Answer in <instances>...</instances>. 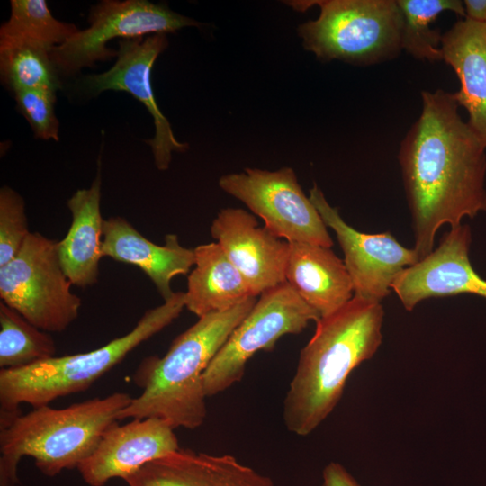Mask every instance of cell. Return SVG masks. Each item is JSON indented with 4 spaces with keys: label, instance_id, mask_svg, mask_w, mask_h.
Instances as JSON below:
<instances>
[{
    "label": "cell",
    "instance_id": "6da1fadb",
    "mask_svg": "<svg viewBox=\"0 0 486 486\" xmlns=\"http://www.w3.org/2000/svg\"><path fill=\"white\" fill-rule=\"evenodd\" d=\"M422 110L402 140L398 159L414 233L423 258L437 230L486 211V148L458 112L454 94L422 91Z\"/></svg>",
    "mask_w": 486,
    "mask_h": 486
},
{
    "label": "cell",
    "instance_id": "7a4b0ae2",
    "mask_svg": "<svg viewBox=\"0 0 486 486\" xmlns=\"http://www.w3.org/2000/svg\"><path fill=\"white\" fill-rule=\"evenodd\" d=\"M383 318L380 302L354 296L316 322L284 400L283 418L290 432L307 436L333 411L352 371L380 347Z\"/></svg>",
    "mask_w": 486,
    "mask_h": 486
},
{
    "label": "cell",
    "instance_id": "3957f363",
    "mask_svg": "<svg viewBox=\"0 0 486 486\" xmlns=\"http://www.w3.org/2000/svg\"><path fill=\"white\" fill-rule=\"evenodd\" d=\"M256 301L250 297L228 310L199 318L174 339L164 356L146 358L135 381L143 392L131 399L119 419L158 418L174 429L200 427L207 415L204 372Z\"/></svg>",
    "mask_w": 486,
    "mask_h": 486
},
{
    "label": "cell",
    "instance_id": "277c9868",
    "mask_svg": "<svg viewBox=\"0 0 486 486\" xmlns=\"http://www.w3.org/2000/svg\"><path fill=\"white\" fill-rule=\"evenodd\" d=\"M132 397L114 392L63 409L49 405L0 424V486H17V466L31 456L48 476L78 467L95 450L104 433Z\"/></svg>",
    "mask_w": 486,
    "mask_h": 486
},
{
    "label": "cell",
    "instance_id": "5b68a950",
    "mask_svg": "<svg viewBox=\"0 0 486 486\" xmlns=\"http://www.w3.org/2000/svg\"><path fill=\"white\" fill-rule=\"evenodd\" d=\"M185 308V292H177L148 310L122 337L86 353L54 356L20 369L0 370V420L21 414L20 405H49L59 397L83 392L144 341L171 324Z\"/></svg>",
    "mask_w": 486,
    "mask_h": 486
},
{
    "label": "cell",
    "instance_id": "8992f818",
    "mask_svg": "<svg viewBox=\"0 0 486 486\" xmlns=\"http://www.w3.org/2000/svg\"><path fill=\"white\" fill-rule=\"evenodd\" d=\"M320 7L315 20L298 27L303 48L322 62L334 59L369 66L395 58L402 50L396 0L302 1L303 11Z\"/></svg>",
    "mask_w": 486,
    "mask_h": 486
},
{
    "label": "cell",
    "instance_id": "52a82bcc",
    "mask_svg": "<svg viewBox=\"0 0 486 486\" xmlns=\"http://www.w3.org/2000/svg\"><path fill=\"white\" fill-rule=\"evenodd\" d=\"M58 241L32 232L14 259L0 267L1 302L46 332H61L78 317L81 298L71 291Z\"/></svg>",
    "mask_w": 486,
    "mask_h": 486
},
{
    "label": "cell",
    "instance_id": "ba28073f",
    "mask_svg": "<svg viewBox=\"0 0 486 486\" xmlns=\"http://www.w3.org/2000/svg\"><path fill=\"white\" fill-rule=\"evenodd\" d=\"M320 314L284 282L261 293L232 331L203 374L207 397L239 382L247 362L259 350L270 351L283 336L299 334Z\"/></svg>",
    "mask_w": 486,
    "mask_h": 486
},
{
    "label": "cell",
    "instance_id": "9c48e42d",
    "mask_svg": "<svg viewBox=\"0 0 486 486\" xmlns=\"http://www.w3.org/2000/svg\"><path fill=\"white\" fill-rule=\"evenodd\" d=\"M89 27L51 49V57L63 76H72L84 68L117 57L107 43L116 38L133 39L147 34H167L199 27L196 20L184 16L166 4L147 0H104L91 7Z\"/></svg>",
    "mask_w": 486,
    "mask_h": 486
},
{
    "label": "cell",
    "instance_id": "30bf717a",
    "mask_svg": "<svg viewBox=\"0 0 486 486\" xmlns=\"http://www.w3.org/2000/svg\"><path fill=\"white\" fill-rule=\"evenodd\" d=\"M219 186L262 219L264 226L276 237L289 243L333 246L328 227L292 168H246L220 176Z\"/></svg>",
    "mask_w": 486,
    "mask_h": 486
},
{
    "label": "cell",
    "instance_id": "8fae6325",
    "mask_svg": "<svg viewBox=\"0 0 486 486\" xmlns=\"http://www.w3.org/2000/svg\"><path fill=\"white\" fill-rule=\"evenodd\" d=\"M118 45L113 66L103 73L86 75L80 85L90 97L108 90L123 91L146 107L153 118L155 135L145 142L151 147L157 168L165 171L170 166L173 152H184L189 148L175 137L170 122L158 106L151 86V70L168 46L167 34L123 39Z\"/></svg>",
    "mask_w": 486,
    "mask_h": 486
},
{
    "label": "cell",
    "instance_id": "7c38bea8",
    "mask_svg": "<svg viewBox=\"0 0 486 486\" xmlns=\"http://www.w3.org/2000/svg\"><path fill=\"white\" fill-rule=\"evenodd\" d=\"M309 198L322 220L336 234L344 263L354 286V296L382 302L397 275L420 258L414 248L403 247L390 232L368 234L349 226L314 184Z\"/></svg>",
    "mask_w": 486,
    "mask_h": 486
},
{
    "label": "cell",
    "instance_id": "4fadbf2b",
    "mask_svg": "<svg viewBox=\"0 0 486 486\" xmlns=\"http://www.w3.org/2000/svg\"><path fill=\"white\" fill-rule=\"evenodd\" d=\"M471 241L468 225L450 228L436 249L397 275L392 291L407 310L430 297L466 293L486 299V280L470 262Z\"/></svg>",
    "mask_w": 486,
    "mask_h": 486
},
{
    "label": "cell",
    "instance_id": "5bb4252c",
    "mask_svg": "<svg viewBox=\"0 0 486 486\" xmlns=\"http://www.w3.org/2000/svg\"><path fill=\"white\" fill-rule=\"evenodd\" d=\"M211 234L253 296L286 282L290 243L261 227L253 214L240 208L222 209L212 220Z\"/></svg>",
    "mask_w": 486,
    "mask_h": 486
},
{
    "label": "cell",
    "instance_id": "9a60e30c",
    "mask_svg": "<svg viewBox=\"0 0 486 486\" xmlns=\"http://www.w3.org/2000/svg\"><path fill=\"white\" fill-rule=\"evenodd\" d=\"M179 449L174 428L166 421L133 418L124 425H112L77 469L90 486H104L112 478L125 480L146 464Z\"/></svg>",
    "mask_w": 486,
    "mask_h": 486
},
{
    "label": "cell",
    "instance_id": "2e32d148",
    "mask_svg": "<svg viewBox=\"0 0 486 486\" xmlns=\"http://www.w3.org/2000/svg\"><path fill=\"white\" fill-rule=\"evenodd\" d=\"M129 486H275L272 479L230 454L179 449L124 480Z\"/></svg>",
    "mask_w": 486,
    "mask_h": 486
},
{
    "label": "cell",
    "instance_id": "e0dca14e",
    "mask_svg": "<svg viewBox=\"0 0 486 486\" xmlns=\"http://www.w3.org/2000/svg\"><path fill=\"white\" fill-rule=\"evenodd\" d=\"M102 253L103 256L139 267L164 302L175 293L171 287L174 277L186 274L195 265L194 248L183 247L177 235L166 234L165 244L159 246L120 216L104 220Z\"/></svg>",
    "mask_w": 486,
    "mask_h": 486
},
{
    "label": "cell",
    "instance_id": "ac0fdd59",
    "mask_svg": "<svg viewBox=\"0 0 486 486\" xmlns=\"http://www.w3.org/2000/svg\"><path fill=\"white\" fill-rule=\"evenodd\" d=\"M443 60L455 72L454 93L468 112V124L486 148V23L463 18L442 35Z\"/></svg>",
    "mask_w": 486,
    "mask_h": 486
},
{
    "label": "cell",
    "instance_id": "d6986e66",
    "mask_svg": "<svg viewBox=\"0 0 486 486\" xmlns=\"http://www.w3.org/2000/svg\"><path fill=\"white\" fill-rule=\"evenodd\" d=\"M285 280L320 318L335 312L354 297L345 263L330 248L290 243Z\"/></svg>",
    "mask_w": 486,
    "mask_h": 486
},
{
    "label": "cell",
    "instance_id": "ffe728a7",
    "mask_svg": "<svg viewBox=\"0 0 486 486\" xmlns=\"http://www.w3.org/2000/svg\"><path fill=\"white\" fill-rule=\"evenodd\" d=\"M101 185L99 166L91 186L77 190L68 199L72 222L66 237L58 245L65 274L73 285L80 288L93 286L98 282L104 223L100 207Z\"/></svg>",
    "mask_w": 486,
    "mask_h": 486
},
{
    "label": "cell",
    "instance_id": "44dd1931",
    "mask_svg": "<svg viewBox=\"0 0 486 486\" xmlns=\"http://www.w3.org/2000/svg\"><path fill=\"white\" fill-rule=\"evenodd\" d=\"M195 265L187 279L185 308L199 318L228 310L252 295L238 270L217 242L194 248Z\"/></svg>",
    "mask_w": 486,
    "mask_h": 486
},
{
    "label": "cell",
    "instance_id": "7402d4cb",
    "mask_svg": "<svg viewBox=\"0 0 486 486\" xmlns=\"http://www.w3.org/2000/svg\"><path fill=\"white\" fill-rule=\"evenodd\" d=\"M400 14L401 49L418 60H443L442 35L431 23L444 12L465 17L459 0H396Z\"/></svg>",
    "mask_w": 486,
    "mask_h": 486
},
{
    "label": "cell",
    "instance_id": "603a6c76",
    "mask_svg": "<svg viewBox=\"0 0 486 486\" xmlns=\"http://www.w3.org/2000/svg\"><path fill=\"white\" fill-rule=\"evenodd\" d=\"M50 51L32 42L0 43L2 82L13 93L40 90L57 94L61 88V76Z\"/></svg>",
    "mask_w": 486,
    "mask_h": 486
},
{
    "label": "cell",
    "instance_id": "cb8c5ba5",
    "mask_svg": "<svg viewBox=\"0 0 486 486\" xmlns=\"http://www.w3.org/2000/svg\"><path fill=\"white\" fill-rule=\"evenodd\" d=\"M55 340L49 332L29 322L0 302V368L20 369L56 356Z\"/></svg>",
    "mask_w": 486,
    "mask_h": 486
},
{
    "label": "cell",
    "instance_id": "d4e9b609",
    "mask_svg": "<svg viewBox=\"0 0 486 486\" xmlns=\"http://www.w3.org/2000/svg\"><path fill=\"white\" fill-rule=\"evenodd\" d=\"M11 14L0 27V43L32 42L50 49L67 41L79 29L56 19L44 0H12Z\"/></svg>",
    "mask_w": 486,
    "mask_h": 486
},
{
    "label": "cell",
    "instance_id": "484cf974",
    "mask_svg": "<svg viewBox=\"0 0 486 486\" xmlns=\"http://www.w3.org/2000/svg\"><path fill=\"white\" fill-rule=\"evenodd\" d=\"M29 230L23 198L13 188L0 190V267L19 253Z\"/></svg>",
    "mask_w": 486,
    "mask_h": 486
},
{
    "label": "cell",
    "instance_id": "4316f807",
    "mask_svg": "<svg viewBox=\"0 0 486 486\" xmlns=\"http://www.w3.org/2000/svg\"><path fill=\"white\" fill-rule=\"evenodd\" d=\"M14 94L18 112L27 120L35 137L58 141L59 122L55 113L56 94L22 90Z\"/></svg>",
    "mask_w": 486,
    "mask_h": 486
},
{
    "label": "cell",
    "instance_id": "83f0119b",
    "mask_svg": "<svg viewBox=\"0 0 486 486\" xmlns=\"http://www.w3.org/2000/svg\"><path fill=\"white\" fill-rule=\"evenodd\" d=\"M321 486H361L338 463L331 462L323 470Z\"/></svg>",
    "mask_w": 486,
    "mask_h": 486
},
{
    "label": "cell",
    "instance_id": "f1b7e54d",
    "mask_svg": "<svg viewBox=\"0 0 486 486\" xmlns=\"http://www.w3.org/2000/svg\"><path fill=\"white\" fill-rule=\"evenodd\" d=\"M465 17L472 21L486 23V0L463 1Z\"/></svg>",
    "mask_w": 486,
    "mask_h": 486
}]
</instances>
